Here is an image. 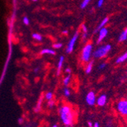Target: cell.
I'll return each instance as SVG.
<instances>
[{"label":"cell","instance_id":"7a4b0ae2","mask_svg":"<svg viewBox=\"0 0 127 127\" xmlns=\"http://www.w3.org/2000/svg\"><path fill=\"white\" fill-rule=\"evenodd\" d=\"M93 52H94V46L91 42L88 41L85 43L84 47L82 49L80 54V62L82 64H86L90 62L93 57Z\"/></svg>","mask_w":127,"mask_h":127},{"label":"cell","instance_id":"44dd1931","mask_svg":"<svg viewBox=\"0 0 127 127\" xmlns=\"http://www.w3.org/2000/svg\"><path fill=\"white\" fill-rule=\"evenodd\" d=\"M32 37L34 39V40H36L37 41H41L43 40V37L41 34L38 33H34L32 34Z\"/></svg>","mask_w":127,"mask_h":127},{"label":"cell","instance_id":"8992f818","mask_svg":"<svg viewBox=\"0 0 127 127\" xmlns=\"http://www.w3.org/2000/svg\"><path fill=\"white\" fill-rule=\"evenodd\" d=\"M97 95L94 91H90L86 95L85 97V101L88 106L93 107L96 105V101H97Z\"/></svg>","mask_w":127,"mask_h":127},{"label":"cell","instance_id":"e0dca14e","mask_svg":"<svg viewBox=\"0 0 127 127\" xmlns=\"http://www.w3.org/2000/svg\"><path fill=\"white\" fill-rule=\"evenodd\" d=\"M40 55H50V56H54L56 54V51L53 49H50V48H44L43 49L40 53Z\"/></svg>","mask_w":127,"mask_h":127},{"label":"cell","instance_id":"d4e9b609","mask_svg":"<svg viewBox=\"0 0 127 127\" xmlns=\"http://www.w3.org/2000/svg\"><path fill=\"white\" fill-rule=\"evenodd\" d=\"M103 4H104V0H98L97 2V5L98 8H101Z\"/></svg>","mask_w":127,"mask_h":127},{"label":"cell","instance_id":"1f68e13d","mask_svg":"<svg viewBox=\"0 0 127 127\" xmlns=\"http://www.w3.org/2000/svg\"><path fill=\"white\" fill-rule=\"evenodd\" d=\"M38 70H39V68H35V69H34V72H37Z\"/></svg>","mask_w":127,"mask_h":127},{"label":"cell","instance_id":"ffe728a7","mask_svg":"<svg viewBox=\"0 0 127 127\" xmlns=\"http://www.w3.org/2000/svg\"><path fill=\"white\" fill-rule=\"evenodd\" d=\"M44 99L47 100V101L53 99V92H51V91L47 92V93L44 95Z\"/></svg>","mask_w":127,"mask_h":127},{"label":"cell","instance_id":"ac0fdd59","mask_svg":"<svg viewBox=\"0 0 127 127\" xmlns=\"http://www.w3.org/2000/svg\"><path fill=\"white\" fill-rule=\"evenodd\" d=\"M91 2V0H82V2H81V5H80V8L82 9H85L90 4Z\"/></svg>","mask_w":127,"mask_h":127},{"label":"cell","instance_id":"f1b7e54d","mask_svg":"<svg viewBox=\"0 0 127 127\" xmlns=\"http://www.w3.org/2000/svg\"><path fill=\"white\" fill-rule=\"evenodd\" d=\"M93 123H92L91 121H88V127H93Z\"/></svg>","mask_w":127,"mask_h":127},{"label":"cell","instance_id":"52a82bcc","mask_svg":"<svg viewBox=\"0 0 127 127\" xmlns=\"http://www.w3.org/2000/svg\"><path fill=\"white\" fill-rule=\"evenodd\" d=\"M97 33H98V35H97V40H96V43L97 44H100L103 40H104V39L107 37L109 31H108V29L105 27V28H101Z\"/></svg>","mask_w":127,"mask_h":127},{"label":"cell","instance_id":"3957f363","mask_svg":"<svg viewBox=\"0 0 127 127\" xmlns=\"http://www.w3.org/2000/svg\"><path fill=\"white\" fill-rule=\"evenodd\" d=\"M112 50V46L110 43L103 44L98 47L93 52V57L97 60H101L105 58Z\"/></svg>","mask_w":127,"mask_h":127},{"label":"cell","instance_id":"7c38bea8","mask_svg":"<svg viewBox=\"0 0 127 127\" xmlns=\"http://www.w3.org/2000/svg\"><path fill=\"white\" fill-rule=\"evenodd\" d=\"M93 68H94V62L91 60L90 62H88V63L85 64V72L86 74H90L92 70H93Z\"/></svg>","mask_w":127,"mask_h":127},{"label":"cell","instance_id":"d6986e66","mask_svg":"<svg viewBox=\"0 0 127 127\" xmlns=\"http://www.w3.org/2000/svg\"><path fill=\"white\" fill-rule=\"evenodd\" d=\"M63 95H64L65 97H66V98L71 96V91L68 87H65L63 88Z\"/></svg>","mask_w":127,"mask_h":127},{"label":"cell","instance_id":"603a6c76","mask_svg":"<svg viewBox=\"0 0 127 127\" xmlns=\"http://www.w3.org/2000/svg\"><path fill=\"white\" fill-rule=\"evenodd\" d=\"M107 63H105V62H102L99 64L98 65V68L100 69V70H103V69H104L107 68Z\"/></svg>","mask_w":127,"mask_h":127},{"label":"cell","instance_id":"d6a6232c","mask_svg":"<svg viewBox=\"0 0 127 127\" xmlns=\"http://www.w3.org/2000/svg\"><path fill=\"white\" fill-rule=\"evenodd\" d=\"M52 127H59V126H58V125H56V124H54V125H53V126Z\"/></svg>","mask_w":127,"mask_h":127},{"label":"cell","instance_id":"ba28073f","mask_svg":"<svg viewBox=\"0 0 127 127\" xmlns=\"http://www.w3.org/2000/svg\"><path fill=\"white\" fill-rule=\"evenodd\" d=\"M80 36L82 37V41H86V40L88 39V28L87 27V25L85 24H82L80 27Z\"/></svg>","mask_w":127,"mask_h":127},{"label":"cell","instance_id":"484cf974","mask_svg":"<svg viewBox=\"0 0 127 127\" xmlns=\"http://www.w3.org/2000/svg\"><path fill=\"white\" fill-rule=\"evenodd\" d=\"M23 23H24L25 25H28L30 24V21H29L28 17H24V18H23Z\"/></svg>","mask_w":127,"mask_h":127},{"label":"cell","instance_id":"9a60e30c","mask_svg":"<svg viewBox=\"0 0 127 127\" xmlns=\"http://www.w3.org/2000/svg\"><path fill=\"white\" fill-rule=\"evenodd\" d=\"M44 99V95H41L40 97V98L38 99L37 100V105H36V107H35V110H34V111H35L36 113H38L42 109V103H43V100Z\"/></svg>","mask_w":127,"mask_h":127},{"label":"cell","instance_id":"9c48e42d","mask_svg":"<svg viewBox=\"0 0 127 127\" xmlns=\"http://www.w3.org/2000/svg\"><path fill=\"white\" fill-rule=\"evenodd\" d=\"M107 103V96L105 94H101L97 97V101H96V104L100 107H104Z\"/></svg>","mask_w":127,"mask_h":127},{"label":"cell","instance_id":"f546056e","mask_svg":"<svg viewBox=\"0 0 127 127\" xmlns=\"http://www.w3.org/2000/svg\"><path fill=\"white\" fill-rule=\"evenodd\" d=\"M93 127H100V124H99L97 122H96V123H94Z\"/></svg>","mask_w":127,"mask_h":127},{"label":"cell","instance_id":"8fae6325","mask_svg":"<svg viewBox=\"0 0 127 127\" xmlns=\"http://www.w3.org/2000/svg\"><path fill=\"white\" fill-rule=\"evenodd\" d=\"M108 22H109V18H108V17L104 18H103V19L99 23V24H98V25L97 26V28H96L95 30V32L97 33V32H98L101 28H105L106 25L108 24Z\"/></svg>","mask_w":127,"mask_h":127},{"label":"cell","instance_id":"e575fe53","mask_svg":"<svg viewBox=\"0 0 127 127\" xmlns=\"http://www.w3.org/2000/svg\"><path fill=\"white\" fill-rule=\"evenodd\" d=\"M126 78H127V73H126Z\"/></svg>","mask_w":127,"mask_h":127},{"label":"cell","instance_id":"30bf717a","mask_svg":"<svg viewBox=\"0 0 127 127\" xmlns=\"http://www.w3.org/2000/svg\"><path fill=\"white\" fill-rule=\"evenodd\" d=\"M64 62H65V57L64 56H61L60 57L58 63H57V66H56V75H60L61 74Z\"/></svg>","mask_w":127,"mask_h":127},{"label":"cell","instance_id":"277c9868","mask_svg":"<svg viewBox=\"0 0 127 127\" xmlns=\"http://www.w3.org/2000/svg\"><path fill=\"white\" fill-rule=\"evenodd\" d=\"M116 110L122 117H127V99L123 98L117 101L116 104Z\"/></svg>","mask_w":127,"mask_h":127},{"label":"cell","instance_id":"4dcf8cb0","mask_svg":"<svg viewBox=\"0 0 127 127\" xmlns=\"http://www.w3.org/2000/svg\"><path fill=\"white\" fill-rule=\"evenodd\" d=\"M63 34H68V31H67V30H64V31H63Z\"/></svg>","mask_w":127,"mask_h":127},{"label":"cell","instance_id":"2e32d148","mask_svg":"<svg viewBox=\"0 0 127 127\" xmlns=\"http://www.w3.org/2000/svg\"><path fill=\"white\" fill-rule=\"evenodd\" d=\"M71 82H72V75L71 74H67L63 80V84L65 87H68L71 84Z\"/></svg>","mask_w":127,"mask_h":127},{"label":"cell","instance_id":"5b68a950","mask_svg":"<svg viewBox=\"0 0 127 127\" xmlns=\"http://www.w3.org/2000/svg\"><path fill=\"white\" fill-rule=\"evenodd\" d=\"M79 37H80V32L78 31H77L76 32H75L72 37L69 40V41L67 44L66 50H65V52L67 53H72L73 52L75 45L77 43V41L78 40Z\"/></svg>","mask_w":127,"mask_h":127},{"label":"cell","instance_id":"4316f807","mask_svg":"<svg viewBox=\"0 0 127 127\" xmlns=\"http://www.w3.org/2000/svg\"><path fill=\"white\" fill-rule=\"evenodd\" d=\"M72 68L70 67H67L65 69V72L66 74H72Z\"/></svg>","mask_w":127,"mask_h":127},{"label":"cell","instance_id":"cb8c5ba5","mask_svg":"<svg viewBox=\"0 0 127 127\" xmlns=\"http://www.w3.org/2000/svg\"><path fill=\"white\" fill-rule=\"evenodd\" d=\"M55 103H56L55 100H54L53 99H52V100H48L47 105H48V107H49L50 109H52V108L55 106Z\"/></svg>","mask_w":127,"mask_h":127},{"label":"cell","instance_id":"6da1fadb","mask_svg":"<svg viewBox=\"0 0 127 127\" xmlns=\"http://www.w3.org/2000/svg\"><path fill=\"white\" fill-rule=\"evenodd\" d=\"M59 116L65 127H73L76 115L73 107L68 103H63L59 108Z\"/></svg>","mask_w":127,"mask_h":127},{"label":"cell","instance_id":"836d02e7","mask_svg":"<svg viewBox=\"0 0 127 127\" xmlns=\"http://www.w3.org/2000/svg\"><path fill=\"white\" fill-rule=\"evenodd\" d=\"M31 1H33V2H37V1H38V0H31Z\"/></svg>","mask_w":127,"mask_h":127},{"label":"cell","instance_id":"83f0119b","mask_svg":"<svg viewBox=\"0 0 127 127\" xmlns=\"http://www.w3.org/2000/svg\"><path fill=\"white\" fill-rule=\"evenodd\" d=\"M18 122L19 124H22L23 123H24V119H23L22 117H20V118L18 120Z\"/></svg>","mask_w":127,"mask_h":127},{"label":"cell","instance_id":"4fadbf2b","mask_svg":"<svg viewBox=\"0 0 127 127\" xmlns=\"http://www.w3.org/2000/svg\"><path fill=\"white\" fill-rule=\"evenodd\" d=\"M126 60H127V51L123 53L122 55H120L119 57H117L115 63H116V64H122L125 63Z\"/></svg>","mask_w":127,"mask_h":127},{"label":"cell","instance_id":"7402d4cb","mask_svg":"<svg viewBox=\"0 0 127 127\" xmlns=\"http://www.w3.org/2000/svg\"><path fill=\"white\" fill-rule=\"evenodd\" d=\"M63 44L62 43H60V42H56V43H55L53 44V47L55 50H59V49H60V48L63 47Z\"/></svg>","mask_w":127,"mask_h":127},{"label":"cell","instance_id":"5bb4252c","mask_svg":"<svg viewBox=\"0 0 127 127\" xmlns=\"http://www.w3.org/2000/svg\"><path fill=\"white\" fill-rule=\"evenodd\" d=\"M127 40V27L120 33V36L118 37V41L120 43L124 42Z\"/></svg>","mask_w":127,"mask_h":127}]
</instances>
